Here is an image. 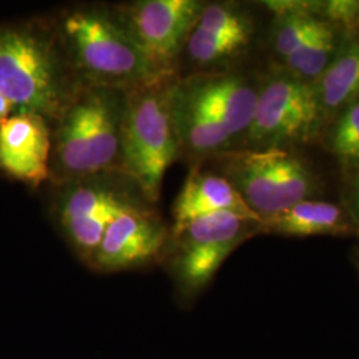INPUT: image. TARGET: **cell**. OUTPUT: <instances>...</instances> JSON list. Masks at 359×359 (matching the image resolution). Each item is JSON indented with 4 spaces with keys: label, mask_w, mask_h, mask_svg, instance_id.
Listing matches in <instances>:
<instances>
[{
    "label": "cell",
    "mask_w": 359,
    "mask_h": 359,
    "mask_svg": "<svg viewBox=\"0 0 359 359\" xmlns=\"http://www.w3.org/2000/svg\"><path fill=\"white\" fill-rule=\"evenodd\" d=\"M258 87L234 71H197L172 79L169 105L181 154L193 158L231 151L249 128Z\"/></svg>",
    "instance_id": "6da1fadb"
},
{
    "label": "cell",
    "mask_w": 359,
    "mask_h": 359,
    "mask_svg": "<svg viewBox=\"0 0 359 359\" xmlns=\"http://www.w3.org/2000/svg\"><path fill=\"white\" fill-rule=\"evenodd\" d=\"M80 84L53 22L0 25V95L13 114L40 116L52 126Z\"/></svg>",
    "instance_id": "7a4b0ae2"
},
{
    "label": "cell",
    "mask_w": 359,
    "mask_h": 359,
    "mask_svg": "<svg viewBox=\"0 0 359 359\" xmlns=\"http://www.w3.org/2000/svg\"><path fill=\"white\" fill-rule=\"evenodd\" d=\"M127 93L128 90L80 84L51 126V179L56 185L121 170Z\"/></svg>",
    "instance_id": "3957f363"
},
{
    "label": "cell",
    "mask_w": 359,
    "mask_h": 359,
    "mask_svg": "<svg viewBox=\"0 0 359 359\" xmlns=\"http://www.w3.org/2000/svg\"><path fill=\"white\" fill-rule=\"evenodd\" d=\"M53 23L81 83L130 90L169 76L147 57L112 8L76 7L60 13Z\"/></svg>",
    "instance_id": "277c9868"
},
{
    "label": "cell",
    "mask_w": 359,
    "mask_h": 359,
    "mask_svg": "<svg viewBox=\"0 0 359 359\" xmlns=\"http://www.w3.org/2000/svg\"><path fill=\"white\" fill-rule=\"evenodd\" d=\"M175 76L128 90L126 102L121 170L137 182L154 205L168 169L181 156L169 105V86Z\"/></svg>",
    "instance_id": "5b68a950"
},
{
    "label": "cell",
    "mask_w": 359,
    "mask_h": 359,
    "mask_svg": "<svg viewBox=\"0 0 359 359\" xmlns=\"http://www.w3.org/2000/svg\"><path fill=\"white\" fill-rule=\"evenodd\" d=\"M56 217L79 258L90 264L104 233L117 216L154 205L137 182L121 170L104 172L59 184Z\"/></svg>",
    "instance_id": "8992f818"
},
{
    "label": "cell",
    "mask_w": 359,
    "mask_h": 359,
    "mask_svg": "<svg viewBox=\"0 0 359 359\" xmlns=\"http://www.w3.org/2000/svg\"><path fill=\"white\" fill-rule=\"evenodd\" d=\"M215 165L259 221L309 200L317 188L306 163L285 148L231 149L216 154Z\"/></svg>",
    "instance_id": "52a82bcc"
},
{
    "label": "cell",
    "mask_w": 359,
    "mask_h": 359,
    "mask_svg": "<svg viewBox=\"0 0 359 359\" xmlns=\"http://www.w3.org/2000/svg\"><path fill=\"white\" fill-rule=\"evenodd\" d=\"M258 233H262L259 219L231 212L194 218L170 229L165 258L180 290L185 295L201 292L234 249Z\"/></svg>",
    "instance_id": "ba28073f"
},
{
    "label": "cell",
    "mask_w": 359,
    "mask_h": 359,
    "mask_svg": "<svg viewBox=\"0 0 359 359\" xmlns=\"http://www.w3.org/2000/svg\"><path fill=\"white\" fill-rule=\"evenodd\" d=\"M323 114L314 84L286 74L268 77L258 87L256 111L238 149L285 148L309 142L320 128Z\"/></svg>",
    "instance_id": "9c48e42d"
},
{
    "label": "cell",
    "mask_w": 359,
    "mask_h": 359,
    "mask_svg": "<svg viewBox=\"0 0 359 359\" xmlns=\"http://www.w3.org/2000/svg\"><path fill=\"white\" fill-rule=\"evenodd\" d=\"M203 7L204 3L197 0H140L120 4L112 11L156 68L176 75L187 39Z\"/></svg>",
    "instance_id": "30bf717a"
},
{
    "label": "cell",
    "mask_w": 359,
    "mask_h": 359,
    "mask_svg": "<svg viewBox=\"0 0 359 359\" xmlns=\"http://www.w3.org/2000/svg\"><path fill=\"white\" fill-rule=\"evenodd\" d=\"M169 237L170 229L154 205L124 212L104 233L88 266L97 273L139 269L165 258Z\"/></svg>",
    "instance_id": "8fae6325"
},
{
    "label": "cell",
    "mask_w": 359,
    "mask_h": 359,
    "mask_svg": "<svg viewBox=\"0 0 359 359\" xmlns=\"http://www.w3.org/2000/svg\"><path fill=\"white\" fill-rule=\"evenodd\" d=\"M51 126L40 116L13 114L0 123V172L31 187L51 180Z\"/></svg>",
    "instance_id": "7c38bea8"
},
{
    "label": "cell",
    "mask_w": 359,
    "mask_h": 359,
    "mask_svg": "<svg viewBox=\"0 0 359 359\" xmlns=\"http://www.w3.org/2000/svg\"><path fill=\"white\" fill-rule=\"evenodd\" d=\"M219 212L259 219L228 180L216 172L192 168L175 201L173 226L170 229L180 228L194 218Z\"/></svg>",
    "instance_id": "4fadbf2b"
},
{
    "label": "cell",
    "mask_w": 359,
    "mask_h": 359,
    "mask_svg": "<svg viewBox=\"0 0 359 359\" xmlns=\"http://www.w3.org/2000/svg\"><path fill=\"white\" fill-rule=\"evenodd\" d=\"M262 233L283 236H339L351 225L341 206L325 201L302 200L283 212L261 221Z\"/></svg>",
    "instance_id": "5bb4252c"
},
{
    "label": "cell",
    "mask_w": 359,
    "mask_h": 359,
    "mask_svg": "<svg viewBox=\"0 0 359 359\" xmlns=\"http://www.w3.org/2000/svg\"><path fill=\"white\" fill-rule=\"evenodd\" d=\"M323 118L359 99V35L347 36L333 62L314 83Z\"/></svg>",
    "instance_id": "9a60e30c"
},
{
    "label": "cell",
    "mask_w": 359,
    "mask_h": 359,
    "mask_svg": "<svg viewBox=\"0 0 359 359\" xmlns=\"http://www.w3.org/2000/svg\"><path fill=\"white\" fill-rule=\"evenodd\" d=\"M341 44L337 29L327 22L321 20L314 32L295 51L283 59L289 69L287 72L314 83L333 62Z\"/></svg>",
    "instance_id": "2e32d148"
},
{
    "label": "cell",
    "mask_w": 359,
    "mask_h": 359,
    "mask_svg": "<svg viewBox=\"0 0 359 359\" xmlns=\"http://www.w3.org/2000/svg\"><path fill=\"white\" fill-rule=\"evenodd\" d=\"M250 39L231 36L194 26L187 39L182 53L193 65L203 68L224 65L248 47Z\"/></svg>",
    "instance_id": "e0dca14e"
},
{
    "label": "cell",
    "mask_w": 359,
    "mask_h": 359,
    "mask_svg": "<svg viewBox=\"0 0 359 359\" xmlns=\"http://www.w3.org/2000/svg\"><path fill=\"white\" fill-rule=\"evenodd\" d=\"M321 18L310 13L274 15L271 29L273 48L281 59L295 51L321 23Z\"/></svg>",
    "instance_id": "ac0fdd59"
},
{
    "label": "cell",
    "mask_w": 359,
    "mask_h": 359,
    "mask_svg": "<svg viewBox=\"0 0 359 359\" xmlns=\"http://www.w3.org/2000/svg\"><path fill=\"white\" fill-rule=\"evenodd\" d=\"M196 26L212 32L246 39L252 38L253 31L252 22L246 13L236 6L222 3L204 4Z\"/></svg>",
    "instance_id": "d6986e66"
},
{
    "label": "cell",
    "mask_w": 359,
    "mask_h": 359,
    "mask_svg": "<svg viewBox=\"0 0 359 359\" xmlns=\"http://www.w3.org/2000/svg\"><path fill=\"white\" fill-rule=\"evenodd\" d=\"M317 16L332 25L334 28H344L347 32V36L359 35V1H317Z\"/></svg>",
    "instance_id": "ffe728a7"
},
{
    "label": "cell",
    "mask_w": 359,
    "mask_h": 359,
    "mask_svg": "<svg viewBox=\"0 0 359 359\" xmlns=\"http://www.w3.org/2000/svg\"><path fill=\"white\" fill-rule=\"evenodd\" d=\"M359 139V100L350 104L338 118L333 132V148Z\"/></svg>",
    "instance_id": "44dd1931"
},
{
    "label": "cell",
    "mask_w": 359,
    "mask_h": 359,
    "mask_svg": "<svg viewBox=\"0 0 359 359\" xmlns=\"http://www.w3.org/2000/svg\"><path fill=\"white\" fill-rule=\"evenodd\" d=\"M333 149L335 154L342 160L359 165V139L334 147Z\"/></svg>",
    "instance_id": "7402d4cb"
},
{
    "label": "cell",
    "mask_w": 359,
    "mask_h": 359,
    "mask_svg": "<svg viewBox=\"0 0 359 359\" xmlns=\"http://www.w3.org/2000/svg\"><path fill=\"white\" fill-rule=\"evenodd\" d=\"M351 201L354 213L359 219V165L354 169V173L351 175Z\"/></svg>",
    "instance_id": "603a6c76"
},
{
    "label": "cell",
    "mask_w": 359,
    "mask_h": 359,
    "mask_svg": "<svg viewBox=\"0 0 359 359\" xmlns=\"http://www.w3.org/2000/svg\"><path fill=\"white\" fill-rule=\"evenodd\" d=\"M13 114V104L10 103L4 96L0 95V123L8 118Z\"/></svg>",
    "instance_id": "cb8c5ba5"
}]
</instances>
